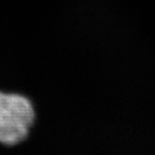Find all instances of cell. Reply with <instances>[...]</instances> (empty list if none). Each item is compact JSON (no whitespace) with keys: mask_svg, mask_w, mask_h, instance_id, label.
Returning a JSON list of instances; mask_svg holds the SVG:
<instances>
[{"mask_svg":"<svg viewBox=\"0 0 155 155\" xmlns=\"http://www.w3.org/2000/svg\"><path fill=\"white\" fill-rule=\"evenodd\" d=\"M38 121L31 97L18 91L0 88V147L15 149L30 138Z\"/></svg>","mask_w":155,"mask_h":155,"instance_id":"obj_1","label":"cell"}]
</instances>
